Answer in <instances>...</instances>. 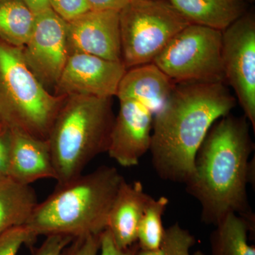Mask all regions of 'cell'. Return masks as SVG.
<instances>
[{
	"label": "cell",
	"mask_w": 255,
	"mask_h": 255,
	"mask_svg": "<svg viewBox=\"0 0 255 255\" xmlns=\"http://www.w3.org/2000/svg\"><path fill=\"white\" fill-rule=\"evenodd\" d=\"M119 103L107 152L122 167H134L150 150L154 114L137 101L122 100Z\"/></svg>",
	"instance_id": "cell-11"
},
{
	"label": "cell",
	"mask_w": 255,
	"mask_h": 255,
	"mask_svg": "<svg viewBox=\"0 0 255 255\" xmlns=\"http://www.w3.org/2000/svg\"><path fill=\"white\" fill-rule=\"evenodd\" d=\"M226 82L232 87L244 116L255 131V19L246 13L222 31Z\"/></svg>",
	"instance_id": "cell-8"
},
{
	"label": "cell",
	"mask_w": 255,
	"mask_h": 255,
	"mask_svg": "<svg viewBox=\"0 0 255 255\" xmlns=\"http://www.w3.org/2000/svg\"><path fill=\"white\" fill-rule=\"evenodd\" d=\"M36 15L21 0H0V40L23 48L31 36Z\"/></svg>",
	"instance_id": "cell-19"
},
{
	"label": "cell",
	"mask_w": 255,
	"mask_h": 255,
	"mask_svg": "<svg viewBox=\"0 0 255 255\" xmlns=\"http://www.w3.org/2000/svg\"><path fill=\"white\" fill-rule=\"evenodd\" d=\"M43 243L33 251L31 255H60L74 238L63 235L46 236Z\"/></svg>",
	"instance_id": "cell-25"
},
{
	"label": "cell",
	"mask_w": 255,
	"mask_h": 255,
	"mask_svg": "<svg viewBox=\"0 0 255 255\" xmlns=\"http://www.w3.org/2000/svg\"><path fill=\"white\" fill-rule=\"evenodd\" d=\"M191 24L223 31L246 13V0H168Z\"/></svg>",
	"instance_id": "cell-16"
},
{
	"label": "cell",
	"mask_w": 255,
	"mask_h": 255,
	"mask_svg": "<svg viewBox=\"0 0 255 255\" xmlns=\"http://www.w3.org/2000/svg\"><path fill=\"white\" fill-rule=\"evenodd\" d=\"M175 84L225 83L222 31L189 24L152 61Z\"/></svg>",
	"instance_id": "cell-7"
},
{
	"label": "cell",
	"mask_w": 255,
	"mask_h": 255,
	"mask_svg": "<svg viewBox=\"0 0 255 255\" xmlns=\"http://www.w3.org/2000/svg\"></svg>",
	"instance_id": "cell-32"
},
{
	"label": "cell",
	"mask_w": 255,
	"mask_h": 255,
	"mask_svg": "<svg viewBox=\"0 0 255 255\" xmlns=\"http://www.w3.org/2000/svg\"><path fill=\"white\" fill-rule=\"evenodd\" d=\"M100 238V255H136L139 251L137 243L127 249H120L107 229L102 233Z\"/></svg>",
	"instance_id": "cell-26"
},
{
	"label": "cell",
	"mask_w": 255,
	"mask_h": 255,
	"mask_svg": "<svg viewBox=\"0 0 255 255\" xmlns=\"http://www.w3.org/2000/svg\"><path fill=\"white\" fill-rule=\"evenodd\" d=\"M127 69L122 61H112L85 53H71L54 89L58 97L117 96Z\"/></svg>",
	"instance_id": "cell-10"
},
{
	"label": "cell",
	"mask_w": 255,
	"mask_h": 255,
	"mask_svg": "<svg viewBox=\"0 0 255 255\" xmlns=\"http://www.w3.org/2000/svg\"><path fill=\"white\" fill-rule=\"evenodd\" d=\"M130 0H87L91 10L120 11Z\"/></svg>",
	"instance_id": "cell-28"
},
{
	"label": "cell",
	"mask_w": 255,
	"mask_h": 255,
	"mask_svg": "<svg viewBox=\"0 0 255 255\" xmlns=\"http://www.w3.org/2000/svg\"><path fill=\"white\" fill-rule=\"evenodd\" d=\"M168 198L160 196L153 199L146 207L137 232V244L142 251H154L163 240L165 228L162 217L169 204Z\"/></svg>",
	"instance_id": "cell-20"
},
{
	"label": "cell",
	"mask_w": 255,
	"mask_h": 255,
	"mask_svg": "<svg viewBox=\"0 0 255 255\" xmlns=\"http://www.w3.org/2000/svg\"><path fill=\"white\" fill-rule=\"evenodd\" d=\"M38 204L31 185L9 177L0 179V235L11 228L24 226Z\"/></svg>",
	"instance_id": "cell-17"
},
{
	"label": "cell",
	"mask_w": 255,
	"mask_h": 255,
	"mask_svg": "<svg viewBox=\"0 0 255 255\" xmlns=\"http://www.w3.org/2000/svg\"><path fill=\"white\" fill-rule=\"evenodd\" d=\"M196 243L194 236L177 222L165 229L158 248L149 251L139 249L136 255H190L191 248Z\"/></svg>",
	"instance_id": "cell-21"
},
{
	"label": "cell",
	"mask_w": 255,
	"mask_h": 255,
	"mask_svg": "<svg viewBox=\"0 0 255 255\" xmlns=\"http://www.w3.org/2000/svg\"><path fill=\"white\" fill-rule=\"evenodd\" d=\"M122 60L127 70L152 63L189 21L168 0H130L119 11Z\"/></svg>",
	"instance_id": "cell-6"
},
{
	"label": "cell",
	"mask_w": 255,
	"mask_h": 255,
	"mask_svg": "<svg viewBox=\"0 0 255 255\" xmlns=\"http://www.w3.org/2000/svg\"><path fill=\"white\" fill-rule=\"evenodd\" d=\"M69 53L122 61L119 11L90 10L67 22Z\"/></svg>",
	"instance_id": "cell-12"
},
{
	"label": "cell",
	"mask_w": 255,
	"mask_h": 255,
	"mask_svg": "<svg viewBox=\"0 0 255 255\" xmlns=\"http://www.w3.org/2000/svg\"><path fill=\"white\" fill-rule=\"evenodd\" d=\"M114 119L112 98L65 97L47 140L57 184L83 174L92 160L107 152Z\"/></svg>",
	"instance_id": "cell-4"
},
{
	"label": "cell",
	"mask_w": 255,
	"mask_h": 255,
	"mask_svg": "<svg viewBox=\"0 0 255 255\" xmlns=\"http://www.w3.org/2000/svg\"><path fill=\"white\" fill-rule=\"evenodd\" d=\"M65 97L42 85L25 63L22 48L0 40V122L5 127L48 140Z\"/></svg>",
	"instance_id": "cell-5"
},
{
	"label": "cell",
	"mask_w": 255,
	"mask_h": 255,
	"mask_svg": "<svg viewBox=\"0 0 255 255\" xmlns=\"http://www.w3.org/2000/svg\"><path fill=\"white\" fill-rule=\"evenodd\" d=\"M4 127V126L1 123V122H0V130H1V129L3 128Z\"/></svg>",
	"instance_id": "cell-31"
},
{
	"label": "cell",
	"mask_w": 255,
	"mask_h": 255,
	"mask_svg": "<svg viewBox=\"0 0 255 255\" xmlns=\"http://www.w3.org/2000/svg\"><path fill=\"white\" fill-rule=\"evenodd\" d=\"M35 15L50 8V0H21Z\"/></svg>",
	"instance_id": "cell-29"
},
{
	"label": "cell",
	"mask_w": 255,
	"mask_h": 255,
	"mask_svg": "<svg viewBox=\"0 0 255 255\" xmlns=\"http://www.w3.org/2000/svg\"><path fill=\"white\" fill-rule=\"evenodd\" d=\"M124 179L117 168L103 165L57 184L53 192L37 204L24 226L36 238L100 235L107 229L112 203Z\"/></svg>",
	"instance_id": "cell-3"
},
{
	"label": "cell",
	"mask_w": 255,
	"mask_h": 255,
	"mask_svg": "<svg viewBox=\"0 0 255 255\" xmlns=\"http://www.w3.org/2000/svg\"><path fill=\"white\" fill-rule=\"evenodd\" d=\"M101 234L74 238L60 255H98L100 249Z\"/></svg>",
	"instance_id": "cell-24"
},
{
	"label": "cell",
	"mask_w": 255,
	"mask_h": 255,
	"mask_svg": "<svg viewBox=\"0 0 255 255\" xmlns=\"http://www.w3.org/2000/svg\"><path fill=\"white\" fill-rule=\"evenodd\" d=\"M152 199L139 181L128 183L124 179L121 184L110 209L107 227L120 249H127L137 243L139 223Z\"/></svg>",
	"instance_id": "cell-13"
},
{
	"label": "cell",
	"mask_w": 255,
	"mask_h": 255,
	"mask_svg": "<svg viewBox=\"0 0 255 255\" xmlns=\"http://www.w3.org/2000/svg\"><path fill=\"white\" fill-rule=\"evenodd\" d=\"M194 255H205L203 252H201L200 251L196 252L195 253H194Z\"/></svg>",
	"instance_id": "cell-30"
},
{
	"label": "cell",
	"mask_w": 255,
	"mask_h": 255,
	"mask_svg": "<svg viewBox=\"0 0 255 255\" xmlns=\"http://www.w3.org/2000/svg\"><path fill=\"white\" fill-rule=\"evenodd\" d=\"M175 85L155 64H145L127 70L117 97L119 100L137 101L155 115L168 100Z\"/></svg>",
	"instance_id": "cell-15"
},
{
	"label": "cell",
	"mask_w": 255,
	"mask_h": 255,
	"mask_svg": "<svg viewBox=\"0 0 255 255\" xmlns=\"http://www.w3.org/2000/svg\"><path fill=\"white\" fill-rule=\"evenodd\" d=\"M236 106L225 83L176 84L154 115L149 151L158 177L185 184L194 174L196 154L210 128Z\"/></svg>",
	"instance_id": "cell-2"
},
{
	"label": "cell",
	"mask_w": 255,
	"mask_h": 255,
	"mask_svg": "<svg viewBox=\"0 0 255 255\" xmlns=\"http://www.w3.org/2000/svg\"><path fill=\"white\" fill-rule=\"evenodd\" d=\"M10 132L11 156L8 177L26 185L40 179H56L48 140L18 130Z\"/></svg>",
	"instance_id": "cell-14"
},
{
	"label": "cell",
	"mask_w": 255,
	"mask_h": 255,
	"mask_svg": "<svg viewBox=\"0 0 255 255\" xmlns=\"http://www.w3.org/2000/svg\"><path fill=\"white\" fill-rule=\"evenodd\" d=\"M210 236L211 255H255V247L248 243V234L255 227L239 215L230 213Z\"/></svg>",
	"instance_id": "cell-18"
},
{
	"label": "cell",
	"mask_w": 255,
	"mask_h": 255,
	"mask_svg": "<svg viewBox=\"0 0 255 255\" xmlns=\"http://www.w3.org/2000/svg\"><path fill=\"white\" fill-rule=\"evenodd\" d=\"M22 54L28 68L42 85L48 91L54 90L70 55L66 21L52 9L36 14Z\"/></svg>",
	"instance_id": "cell-9"
},
{
	"label": "cell",
	"mask_w": 255,
	"mask_h": 255,
	"mask_svg": "<svg viewBox=\"0 0 255 255\" xmlns=\"http://www.w3.org/2000/svg\"><path fill=\"white\" fill-rule=\"evenodd\" d=\"M11 156V132L8 128L0 130V179L8 177Z\"/></svg>",
	"instance_id": "cell-27"
},
{
	"label": "cell",
	"mask_w": 255,
	"mask_h": 255,
	"mask_svg": "<svg viewBox=\"0 0 255 255\" xmlns=\"http://www.w3.org/2000/svg\"><path fill=\"white\" fill-rule=\"evenodd\" d=\"M50 8L66 22L90 11L87 0H50Z\"/></svg>",
	"instance_id": "cell-23"
},
{
	"label": "cell",
	"mask_w": 255,
	"mask_h": 255,
	"mask_svg": "<svg viewBox=\"0 0 255 255\" xmlns=\"http://www.w3.org/2000/svg\"><path fill=\"white\" fill-rule=\"evenodd\" d=\"M36 238L25 226L11 228L0 235V255H16L21 247L33 244Z\"/></svg>",
	"instance_id": "cell-22"
},
{
	"label": "cell",
	"mask_w": 255,
	"mask_h": 255,
	"mask_svg": "<svg viewBox=\"0 0 255 255\" xmlns=\"http://www.w3.org/2000/svg\"><path fill=\"white\" fill-rule=\"evenodd\" d=\"M244 115L231 114L210 128L196 154L194 172L186 191L201 206V220L216 226L228 214L244 218L255 227L247 186L255 187V144Z\"/></svg>",
	"instance_id": "cell-1"
}]
</instances>
